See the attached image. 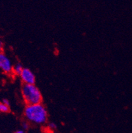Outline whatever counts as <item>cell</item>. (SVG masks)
<instances>
[{
	"label": "cell",
	"instance_id": "7a4b0ae2",
	"mask_svg": "<svg viewBox=\"0 0 132 133\" xmlns=\"http://www.w3.org/2000/svg\"><path fill=\"white\" fill-rule=\"evenodd\" d=\"M21 91L27 105L41 103L42 102V94L35 84H24L22 87Z\"/></svg>",
	"mask_w": 132,
	"mask_h": 133
},
{
	"label": "cell",
	"instance_id": "6da1fadb",
	"mask_svg": "<svg viewBox=\"0 0 132 133\" xmlns=\"http://www.w3.org/2000/svg\"><path fill=\"white\" fill-rule=\"evenodd\" d=\"M25 117L29 121L37 124L45 123L48 118V113L42 103L28 105L24 111Z\"/></svg>",
	"mask_w": 132,
	"mask_h": 133
},
{
	"label": "cell",
	"instance_id": "9c48e42d",
	"mask_svg": "<svg viewBox=\"0 0 132 133\" xmlns=\"http://www.w3.org/2000/svg\"><path fill=\"white\" fill-rule=\"evenodd\" d=\"M2 102L5 105H6L9 106V107L10 106V102H9V100L7 99H3V101H2Z\"/></svg>",
	"mask_w": 132,
	"mask_h": 133
},
{
	"label": "cell",
	"instance_id": "30bf717a",
	"mask_svg": "<svg viewBox=\"0 0 132 133\" xmlns=\"http://www.w3.org/2000/svg\"><path fill=\"white\" fill-rule=\"evenodd\" d=\"M3 43L2 42L1 40H0V53L3 52Z\"/></svg>",
	"mask_w": 132,
	"mask_h": 133
},
{
	"label": "cell",
	"instance_id": "277c9868",
	"mask_svg": "<svg viewBox=\"0 0 132 133\" xmlns=\"http://www.w3.org/2000/svg\"><path fill=\"white\" fill-rule=\"evenodd\" d=\"M20 79L24 84H34L36 78L33 72L29 68H24L20 75Z\"/></svg>",
	"mask_w": 132,
	"mask_h": 133
},
{
	"label": "cell",
	"instance_id": "8fae6325",
	"mask_svg": "<svg viewBox=\"0 0 132 133\" xmlns=\"http://www.w3.org/2000/svg\"><path fill=\"white\" fill-rule=\"evenodd\" d=\"M14 133H26V132L24 130H18L15 132Z\"/></svg>",
	"mask_w": 132,
	"mask_h": 133
},
{
	"label": "cell",
	"instance_id": "8992f818",
	"mask_svg": "<svg viewBox=\"0 0 132 133\" xmlns=\"http://www.w3.org/2000/svg\"><path fill=\"white\" fill-rule=\"evenodd\" d=\"M9 111V106L5 105L3 103L0 102V112H1V113H8Z\"/></svg>",
	"mask_w": 132,
	"mask_h": 133
},
{
	"label": "cell",
	"instance_id": "ba28073f",
	"mask_svg": "<svg viewBox=\"0 0 132 133\" xmlns=\"http://www.w3.org/2000/svg\"><path fill=\"white\" fill-rule=\"evenodd\" d=\"M22 127H23V130H28L29 128V124L28 123V122L26 121H24L23 122V123H22Z\"/></svg>",
	"mask_w": 132,
	"mask_h": 133
},
{
	"label": "cell",
	"instance_id": "3957f363",
	"mask_svg": "<svg viewBox=\"0 0 132 133\" xmlns=\"http://www.w3.org/2000/svg\"><path fill=\"white\" fill-rule=\"evenodd\" d=\"M13 65L10 59L3 52L0 53V70L6 74L13 72Z\"/></svg>",
	"mask_w": 132,
	"mask_h": 133
},
{
	"label": "cell",
	"instance_id": "5b68a950",
	"mask_svg": "<svg viewBox=\"0 0 132 133\" xmlns=\"http://www.w3.org/2000/svg\"><path fill=\"white\" fill-rule=\"evenodd\" d=\"M23 66H22L21 64L20 63H17L15 65L13 68V72L15 74L18 75V76H20L21 72L23 70Z\"/></svg>",
	"mask_w": 132,
	"mask_h": 133
},
{
	"label": "cell",
	"instance_id": "52a82bcc",
	"mask_svg": "<svg viewBox=\"0 0 132 133\" xmlns=\"http://www.w3.org/2000/svg\"><path fill=\"white\" fill-rule=\"evenodd\" d=\"M48 127L50 129H52V130H55L57 128V124L55 123H54V122H51V123L48 124Z\"/></svg>",
	"mask_w": 132,
	"mask_h": 133
}]
</instances>
